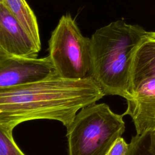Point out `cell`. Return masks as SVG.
<instances>
[{"label": "cell", "instance_id": "cell-11", "mask_svg": "<svg viewBox=\"0 0 155 155\" xmlns=\"http://www.w3.org/2000/svg\"><path fill=\"white\" fill-rule=\"evenodd\" d=\"M0 155H25L15 142L13 134L0 127Z\"/></svg>", "mask_w": 155, "mask_h": 155}, {"label": "cell", "instance_id": "cell-6", "mask_svg": "<svg viewBox=\"0 0 155 155\" xmlns=\"http://www.w3.org/2000/svg\"><path fill=\"white\" fill-rule=\"evenodd\" d=\"M40 50L3 2L0 3V50L16 56L37 58Z\"/></svg>", "mask_w": 155, "mask_h": 155}, {"label": "cell", "instance_id": "cell-1", "mask_svg": "<svg viewBox=\"0 0 155 155\" xmlns=\"http://www.w3.org/2000/svg\"><path fill=\"white\" fill-rule=\"evenodd\" d=\"M105 95L89 77L71 79L56 73L44 79L0 88V127L12 134L18 125L35 120H53L67 128L82 108Z\"/></svg>", "mask_w": 155, "mask_h": 155}, {"label": "cell", "instance_id": "cell-2", "mask_svg": "<svg viewBox=\"0 0 155 155\" xmlns=\"http://www.w3.org/2000/svg\"><path fill=\"white\" fill-rule=\"evenodd\" d=\"M147 32L139 25L117 20L92 35L90 76L105 95H117L126 100L131 97L130 73L132 58Z\"/></svg>", "mask_w": 155, "mask_h": 155}, {"label": "cell", "instance_id": "cell-7", "mask_svg": "<svg viewBox=\"0 0 155 155\" xmlns=\"http://www.w3.org/2000/svg\"><path fill=\"white\" fill-rule=\"evenodd\" d=\"M127 103L123 115L131 117L136 134L155 131V77L140 83Z\"/></svg>", "mask_w": 155, "mask_h": 155}, {"label": "cell", "instance_id": "cell-5", "mask_svg": "<svg viewBox=\"0 0 155 155\" xmlns=\"http://www.w3.org/2000/svg\"><path fill=\"white\" fill-rule=\"evenodd\" d=\"M54 73L48 56L24 58L0 50V88L38 81Z\"/></svg>", "mask_w": 155, "mask_h": 155}, {"label": "cell", "instance_id": "cell-3", "mask_svg": "<svg viewBox=\"0 0 155 155\" xmlns=\"http://www.w3.org/2000/svg\"><path fill=\"white\" fill-rule=\"evenodd\" d=\"M124 116L105 103L81 109L67 128L68 155H106L125 131Z\"/></svg>", "mask_w": 155, "mask_h": 155}, {"label": "cell", "instance_id": "cell-10", "mask_svg": "<svg viewBox=\"0 0 155 155\" xmlns=\"http://www.w3.org/2000/svg\"><path fill=\"white\" fill-rule=\"evenodd\" d=\"M150 133L133 136L129 143L127 155H153L149 150Z\"/></svg>", "mask_w": 155, "mask_h": 155}, {"label": "cell", "instance_id": "cell-9", "mask_svg": "<svg viewBox=\"0 0 155 155\" xmlns=\"http://www.w3.org/2000/svg\"><path fill=\"white\" fill-rule=\"evenodd\" d=\"M2 2L32 38L37 46L41 48L37 19L26 0H2Z\"/></svg>", "mask_w": 155, "mask_h": 155}, {"label": "cell", "instance_id": "cell-8", "mask_svg": "<svg viewBox=\"0 0 155 155\" xmlns=\"http://www.w3.org/2000/svg\"><path fill=\"white\" fill-rule=\"evenodd\" d=\"M155 77V39L146 38L136 48L130 73V93L142 81Z\"/></svg>", "mask_w": 155, "mask_h": 155}, {"label": "cell", "instance_id": "cell-12", "mask_svg": "<svg viewBox=\"0 0 155 155\" xmlns=\"http://www.w3.org/2000/svg\"><path fill=\"white\" fill-rule=\"evenodd\" d=\"M128 148L129 143L122 137H119L113 142L106 155H127Z\"/></svg>", "mask_w": 155, "mask_h": 155}, {"label": "cell", "instance_id": "cell-4", "mask_svg": "<svg viewBox=\"0 0 155 155\" xmlns=\"http://www.w3.org/2000/svg\"><path fill=\"white\" fill-rule=\"evenodd\" d=\"M57 74L71 79L91 77V39L69 14L60 18L48 41V56Z\"/></svg>", "mask_w": 155, "mask_h": 155}, {"label": "cell", "instance_id": "cell-14", "mask_svg": "<svg viewBox=\"0 0 155 155\" xmlns=\"http://www.w3.org/2000/svg\"><path fill=\"white\" fill-rule=\"evenodd\" d=\"M147 36L150 39H155V31H148Z\"/></svg>", "mask_w": 155, "mask_h": 155}, {"label": "cell", "instance_id": "cell-15", "mask_svg": "<svg viewBox=\"0 0 155 155\" xmlns=\"http://www.w3.org/2000/svg\"><path fill=\"white\" fill-rule=\"evenodd\" d=\"M1 2H2V0H0V3H1Z\"/></svg>", "mask_w": 155, "mask_h": 155}, {"label": "cell", "instance_id": "cell-13", "mask_svg": "<svg viewBox=\"0 0 155 155\" xmlns=\"http://www.w3.org/2000/svg\"><path fill=\"white\" fill-rule=\"evenodd\" d=\"M149 150L153 155H155V131H153L150 133Z\"/></svg>", "mask_w": 155, "mask_h": 155}]
</instances>
